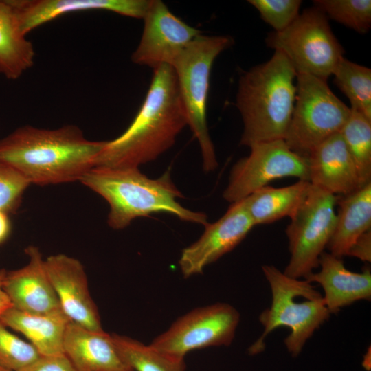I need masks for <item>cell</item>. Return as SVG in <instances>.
Here are the masks:
<instances>
[{
	"label": "cell",
	"instance_id": "cell-1",
	"mask_svg": "<svg viewBox=\"0 0 371 371\" xmlns=\"http://www.w3.org/2000/svg\"><path fill=\"white\" fill-rule=\"evenodd\" d=\"M106 142L87 139L74 124L53 129L25 125L0 139V161L30 185L80 181L95 166Z\"/></svg>",
	"mask_w": 371,
	"mask_h": 371
},
{
	"label": "cell",
	"instance_id": "cell-32",
	"mask_svg": "<svg viewBox=\"0 0 371 371\" xmlns=\"http://www.w3.org/2000/svg\"><path fill=\"white\" fill-rule=\"evenodd\" d=\"M347 256L356 257L364 262L371 261V229L366 232L353 243Z\"/></svg>",
	"mask_w": 371,
	"mask_h": 371
},
{
	"label": "cell",
	"instance_id": "cell-24",
	"mask_svg": "<svg viewBox=\"0 0 371 371\" xmlns=\"http://www.w3.org/2000/svg\"><path fill=\"white\" fill-rule=\"evenodd\" d=\"M120 355L133 371H186L184 358L162 352L131 337L111 334Z\"/></svg>",
	"mask_w": 371,
	"mask_h": 371
},
{
	"label": "cell",
	"instance_id": "cell-6",
	"mask_svg": "<svg viewBox=\"0 0 371 371\" xmlns=\"http://www.w3.org/2000/svg\"><path fill=\"white\" fill-rule=\"evenodd\" d=\"M233 44L229 36H204L194 38L172 66L175 71L188 126L197 139L203 168L210 172L218 161L206 120L210 71L215 58Z\"/></svg>",
	"mask_w": 371,
	"mask_h": 371
},
{
	"label": "cell",
	"instance_id": "cell-17",
	"mask_svg": "<svg viewBox=\"0 0 371 371\" xmlns=\"http://www.w3.org/2000/svg\"><path fill=\"white\" fill-rule=\"evenodd\" d=\"M306 157L311 184L336 196L361 188L354 161L340 133L315 146Z\"/></svg>",
	"mask_w": 371,
	"mask_h": 371
},
{
	"label": "cell",
	"instance_id": "cell-33",
	"mask_svg": "<svg viewBox=\"0 0 371 371\" xmlns=\"http://www.w3.org/2000/svg\"><path fill=\"white\" fill-rule=\"evenodd\" d=\"M8 215L0 211V245L7 240L11 232V222Z\"/></svg>",
	"mask_w": 371,
	"mask_h": 371
},
{
	"label": "cell",
	"instance_id": "cell-22",
	"mask_svg": "<svg viewBox=\"0 0 371 371\" xmlns=\"http://www.w3.org/2000/svg\"><path fill=\"white\" fill-rule=\"evenodd\" d=\"M34 58L33 44L23 33L15 11L8 0H0V74L16 80L33 66Z\"/></svg>",
	"mask_w": 371,
	"mask_h": 371
},
{
	"label": "cell",
	"instance_id": "cell-19",
	"mask_svg": "<svg viewBox=\"0 0 371 371\" xmlns=\"http://www.w3.org/2000/svg\"><path fill=\"white\" fill-rule=\"evenodd\" d=\"M63 352L76 371H133L117 351L111 334L72 322L67 326Z\"/></svg>",
	"mask_w": 371,
	"mask_h": 371
},
{
	"label": "cell",
	"instance_id": "cell-2",
	"mask_svg": "<svg viewBox=\"0 0 371 371\" xmlns=\"http://www.w3.org/2000/svg\"><path fill=\"white\" fill-rule=\"evenodd\" d=\"M186 126L188 119L175 71L171 65H162L153 70L133 121L119 137L106 141L94 167L138 168L172 147Z\"/></svg>",
	"mask_w": 371,
	"mask_h": 371
},
{
	"label": "cell",
	"instance_id": "cell-7",
	"mask_svg": "<svg viewBox=\"0 0 371 371\" xmlns=\"http://www.w3.org/2000/svg\"><path fill=\"white\" fill-rule=\"evenodd\" d=\"M267 46L283 53L297 74L326 80L344 58L326 15L316 7L306 9L285 30L266 38Z\"/></svg>",
	"mask_w": 371,
	"mask_h": 371
},
{
	"label": "cell",
	"instance_id": "cell-14",
	"mask_svg": "<svg viewBox=\"0 0 371 371\" xmlns=\"http://www.w3.org/2000/svg\"><path fill=\"white\" fill-rule=\"evenodd\" d=\"M45 267L60 308L70 321L91 330H104L80 261L57 254L45 259Z\"/></svg>",
	"mask_w": 371,
	"mask_h": 371
},
{
	"label": "cell",
	"instance_id": "cell-8",
	"mask_svg": "<svg viewBox=\"0 0 371 371\" xmlns=\"http://www.w3.org/2000/svg\"><path fill=\"white\" fill-rule=\"evenodd\" d=\"M296 80L294 108L284 141L306 157L315 146L340 133L351 110L332 92L326 80L302 74H297Z\"/></svg>",
	"mask_w": 371,
	"mask_h": 371
},
{
	"label": "cell",
	"instance_id": "cell-23",
	"mask_svg": "<svg viewBox=\"0 0 371 371\" xmlns=\"http://www.w3.org/2000/svg\"><path fill=\"white\" fill-rule=\"evenodd\" d=\"M311 183L298 180L282 188L265 186L244 199L254 224H269L285 216L291 218L305 199Z\"/></svg>",
	"mask_w": 371,
	"mask_h": 371
},
{
	"label": "cell",
	"instance_id": "cell-9",
	"mask_svg": "<svg viewBox=\"0 0 371 371\" xmlns=\"http://www.w3.org/2000/svg\"><path fill=\"white\" fill-rule=\"evenodd\" d=\"M337 196L311 184L303 203L286 228L290 259L284 273L305 279L319 267V259L333 233Z\"/></svg>",
	"mask_w": 371,
	"mask_h": 371
},
{
	"label": "cell",
	"instance_id": "cell-20",
	"mask_svg": "<svg viewBox=\"0 0 371 371\" xmlns=\"http://www.w3.org/2000/svg\"><path fill=\"white\" fill-rule=\"evenodd\" d=\"M0 319L8 328L23 334L41 355L64 353L65 334L71 321L62 310L31 314L11 307Z\"/></svg>",
	"mask_w": 371,
	"mask_h": 371
},
{
	"label": "cell",
	"instance_id": "cell-3",
	"mask_svg": "<svg viewBox=\"0 0 371 371\" xmlns=\"http://www.w3.org/2000/svg\"><path fill=\"white\" fill-rule=\"evenodd\" d=\"M80 182L108 203L107 223L114 229H122L134 219L155 213L170 214L204 226L208 223L205 214L178 203L183 195L172 181L169 170L159 178L150 179L139 168L94 167Z\"/></svg>",
	"mask_w": 371,
	"mask_h": 371
},
{
	"label": "cell",
	"instance_id": "cell-18",
	"mask_svg": "<svg viewBox=\"0 0 371 371\" xmlns=\"http://www.w3.org/2000/svg\"><path fill=\"white\" fill-rule=\"evenodd\" d=\"M320 270L305 280L317 282L324 291V300L330 313L361 300L371 299V272L368 267L361 273L349 271L341 258L324 251L319 259Z\"/></svg>",
	"mask_w": 371,
	"mask_h": 371
},
{
	"label": "cell",
	"instance_id": "cell-34",
	"mask_svg": "<svg viewBox=\"0 0 371 371\" xmlns=\"http://www.w3.org/2000/svg\"><path fill=\"white\" fill-rule=\"evenodd\" d=\"M5 269H0V315L6 310L12 307V304L3 288V281Z\"/></svg>",
	"mask_w": 371,
	"mask_h": 371
},
{
	"label": "cell",
	"instance_id": "cell-5",
	"mask_svg": "<svg viewBox=\"0 0 371 371\" xmlns=\"http://www.w3.org/2000/svg\"><path fill=\"white\" fill-rule=\"evenodd\" d=\"M262 269L271 287L272 302L259 316L264 330L249 352L253 355L264 350L267 335L279 326H286L291 333L284 344L296 357L331 313L322 294L306 280L289 277L272 265H264Z\"/></svg>",
	"mask_w": 371,
	"mask_h": 371
},
{
	"label": "cell",
	"instance_id": "cell-26",
	"mask_svg": "<svg viewBox=\"0 0 371 371\" xmlns=\"http://www.w3.org/2000/svg\"><path fill=\"white\" fill-rule=\"evenodd\" d=\"M350 110L340 133L354 161L362 187L371 183V120Z\"/></svg>",
	"mask_w": 371,
	"mask_h": 371
},
{
	"label": "cell",
	"instance_id": "cell-4",
	"mask_svg": "<svg viewBox=\"0 0 371 371\" xmlns=\"http://www.w3.org/2000/svg\"><path fill=\"white\" fill-rule=\"evenodd\" d=\"M274 51L269 60L240 78L236 106L243 122L242 146L284 140L286 136L295 104L297 73L283 53Z\"/></svg>",
	"mask_w": 371,
	"mask_h": 371
},
{
	"label": "cell",
	"instance_id": "cell-13",
	"mask_svg": "<svg viewBox=\"0 0 371 371\" xmlns=\"http://www.w3.org/2000/svg\"><path fill=\"white\" fill-rule=\"evenodd\" d=\"M254 226L244 200L232 203L218 221L205 225L197 240L182 250L179 265L183 277L202 273L207 265L234 249Z\"/></svg>",
	"mask_w": 371,
	"mask_h": 371
},
{
	"label": "cell",
	"instance_id": "cell-21",
	"mask_svg": "<svg viewBox=\"0 0 371 371\" xmlns=\"http://www.w3.org/2000/svg\"><path fill=\"white\" fill-rule=\"evenodd\" d=\"M337 205L335 225L326 247L341 258L359 236L371 229V183L337 196Z\"/></svg>",
	"mask_w": 371,
	"mask_h": 371
},
{
	"label": "cell",
	"instance_id": "cell-27",
	"mask_svg": "<svg viewBox=\"0 0 371 371\" xmlns=\"http://www.w3.org/2000/svg\"><path fill=\"white\" fill-rule=\"evenodd\" d=\"M313 3L328 18L359 33H366L370 29V0H315Z\"/></svg>",
	"mask_w": 371,
	"mask_h": 371
},
{
	"label": "cell",
	"instance_id": "cell-15",
	"mask_svg": "<svg viewBox=\"0 0 371 371\" xmlns=\"http://www.w3.org/2000/svg\"><path fill=\"white\" fill-rule=\"evenodd\" d=\"M27 263L17 269L5 271L3 288L12 307L31 314H46L62 310L49 278L39 249H25Z\"/></svg>",
	"mask_w": 371,
	"mask_h": 371
},
{
	"label": "cell",
	"instance_id": "cell-28",
	"mask_svg": "<svg viewBox=\"0 0 371 371\" xmlns=\"http://www.w3.org/2000/svg\"><path fill=\"white\" fill-rule=\"evenodd\" d=\"M40 356L31 343L11 333L0 319V365L10 371H19Z\"/></svg>",
	"mask_w": 371,
	"mask_h": 371
},
{
	"label": "cell",
	"instance_id": "cell-29",
	"mask_svg": "<svg viewBox=\"0 0 371 371\" xmlns=\"http://www.w3.org/2000/svg\"><path fill=\"white\" fill-rule=\"evenodd\" d=\"M274 32L287 28L299 16L300 0H249Z\"/></svg>",
	"mask_w": 371,
	"mask_h": 371
},
{
	"label": "cell",
	"instance_id": "cell-31",
	"mask_svg": "<svg viewBox=\"0 0 371 371\" xmlns=\"http://www.w3.org/2000/svg\"><path fill=\"white\" fill-rule=\"evenodd\" d=\"M19 371H76L65 353L41 355L36 361Z\"/></svg>",
	"mask_w": 371,
	"mask_h": 371
},
{
	"label": "cell",
	"instance_id": "cell-10",
	"mask_svg": "<svg viewBox=\"0 0 371 371\" xmlns=\"http://www.w3.org/2000/svg\"><path fill=\"white\" fill-rule=\"evenodd\" d=\"M239 321L238 311L227 303L195 308L177 319L150 345L185 359L187 353L196 349L230 345Z\"/></svg>",
	"mask_w": 371,
	"mask_h": 371
},
{
	"label": "cell",
	"instance_id": "cell-16",
	"mask_svg": "<svg viewBox=\"0 0 371 371\" xmlns=\"http://www.w3.org/2000/svg\"><path fill=\"white\" fill-rule=\"evenodd\" d=\"M16 12L23 33L71 12L106 10L142 19L150 0H8Z\"/></svg>",
	"mask_w": 371,
	"mask_h": 371
},
{
	"label": "cell",
	"instance_id": "cell-35",
	"mask_svg": "<svg viewBox=\"0 0 371 371\" xmlns=\"http://www.w3.org/2000/svg\"><path fill=\"white\" fill-rule=\"evenodd\" d=\"M0 371H10L8 370L7 368L3 367L1 365H0Z\"/></svg>",
	"mask_w": 371,
	"mask_h": 371
},
{
	"label": "cell",
	"instance_id": "cell-25",
	"mask_svg": "<svg viewBox=\"0 0 371 371\" xmlns=\"http://www.w3.org/2000/svg\"><path fill=\"white\" fill-rule=\"evenodd\" d=\"M333 75L335 85L348 98L350 109L371 120V69L344 58Z\"/></svg>",
	"mask_w": 371,
	"mask_h": 371
},
{
	"label": "cell",
	"instance_id": "cell-30",
	"mask_svg": "<svg viewBox=\"0 0 371 371\" xmlns=\"http://www.w3.org/2000/svg\"><path fill=\"white\" fill-rule=\"evenodd\" d=\"M30 186L18 172L0 161V211L8 214L16 212Z\"/></svg>",
	"mask_w": 371,
	"mask_h": 371
},
{
	"label": "cell",
	"instance_id": "cell-11",
	"mask_svg": "<svg viewBox=\"0 0 371 371\" xmlns=\"http://www.w3.org/2000/svg\"><path fill=\"white\" fill-rule=\"evenodd\" d=\"M248 156L232 167L223 197L230 203L241 201L271 181L286 177L308 181L306 157L289 148L283 139L255 144Z\"/></svg>",
	"mask_w": 371,
	"mask_h": 371
},
{
	"label": "cell",
	"instance_id": "cell-12",
	"mask_svg": "<svg viewBox=\"0 0 371 371\" xmlns=\"http://www.w3.org/2000/svg\"><path fill=\"white\" fill-rule=\"evenodd\" d=\"M143 19L142 35L131 60L153 70L162 65L172 66L190 43L201 34L199 30L174 15L160 0H150Z\"/></svg>",
	"mask_w": 371,
	"mask_h": 371
}]
</instances>
